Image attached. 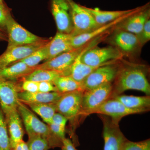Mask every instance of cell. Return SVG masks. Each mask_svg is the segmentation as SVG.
Returning a JSON list of instances; mask_svg holds the SVG:
<instances>
[{
	"mask_svg": "<svg viewBox=\"0 0 150 150\" xmlns=\"http://www.w3.org/2000/svg\"><path fill=\"white\" fill-rule=\"evenodd\" d=\"M146 66L141 64L120 60L118 72L112 84L110 98L124 92L134 90L150 95V85L146 76Z\"/></svg>",
	"mask_w": 150,
	"mask_h": 150,
	"instance_id": "obj_1",
	"label": "cell"
},
{
	"mask_svg": "<svg viewBox=\"0 0 150 150\" xmlns=\"http://www.w3.org/2000/svg\"><path fill=\"white\" fill-rule=\"evenodd\" d=\"M17 110L24 123L28 137L40 136L48 141L51 148H62V141L52 133L48 124L39 120L25 105L19 101Z\"/></svg>",
	"mask_w": 150,
	"mask_h": 150,
	"instance_id": "obj_2",
	"label": "cell"
},
{
	"mask_svg": "<svg viewBox=\"0 0 150 150\" xmlns=\"http://www.w3.org/2000/svg\"><path fill=\"white\" fill-rule=\"evenodd\" d=\"M105 43L117 49L124 57L133 60L140 56L142 47L135 34L113 28L104 39Z\"/></svg>",
	"mask_w": 150,
	"mask_h": 150,
	"instance_id": "obj_3",
	"label": "cell"
},
{
	"mask_svg": "<svg viewBox=\"0 0 150 150\" xmlns=\"http://www.w3.org/2000/svg\"><path fill=\"white\" fill-rule=\"evenodd\" d=\"M106 34L101 35L91 40L83 46L60 54L55 58L46 61L43 64L34 67L35 69L53 70L64 73L67 76V72L72 65L75 60L86 48L98 46L105 39Z\"/></svg>",
	"mask_w": 150,
	"mask_h": 150,
	"instance_id": "obj_4",
	"label": "cell"
},
{
	"mask_svg": "<svg viewBox=\"0 0 150 150\" xmlns=\"http://www.w3.org/2000/svg\"><path fill=\"white\" fill-rule=\"evenodd\" d=\"M123 58L116 48L108 45L103 48L97 46L86 50L82 54L81 60L88 66L98 67L117 63Z\"/></svg>",
	"mask_w": 150,
	"mask_h": 150,
	"instance_id": "obj_5",
	"label": "cell"
},
{
	"mask_svg": "<svg viewBox=\"0 0 150 150\" xmlns=\"http://www.w3.org/2000/svg\"><path fill=\"white\" fill-rule=\"evenodd\" d=\"M83 91L77 90L63 93L55 103L56 112L64 115L72 124L81 116V103Z\"/></svg>",
	"mask_w": 150,
	"mask_h": 150,
	"instance_id": "obj_6",
	"label": "cell"
},
{
	"mask_svg": "<svg viewBox=\"0 0 150 150\" xmlns=\"http://www.w3.org/2000/svg\"><path fill=\"white\" fill-rule=\"evenodd\" d=\"M6 34L8 42L7 49L32 44L45 38L37 36L23 27L16 21L11 14L7 21Z\"/></svg>",
	"mask_w": 150,
	"mask_h": 150,
	"instance_id": "obj_7",
	"label": "cell"
},
{
	"mask_svg": "<svg viewBox=\"0 0 150 150\" xmlns=\"http://www.w3.org/2000/svg\"><path fill=\"white\" fill-rule=\"evenodd\" d=\"M71 6L73 30L72 36L85 34L92 31L100 25L97 24L91 14L84 8L74 1L69 0Z\"/></svg>",
	"mask_w": 150,
	"mask_h": 150,
	"instance_id": "obj_8",
	"label": "cell"
},
{
	"mask_svg": "<svg viewBox=\"0 0 150 150\" xmlns=\"http://www.w3.org/2000/svg\"><path fill=\"white\" fill-rule=\"evenodd\" d=\"M112 88V83H110L83 91L82 98L81 116L92 114L94 110L110 98Z\"/></svg>",
	"mask_w": 150,
	"mask_h": 150,
	"instance_id": "obj_9",
	"label": "cell"
},
{
	"mask_svg": "<svg viewBox=\"0 0 150 150\" xmlns=\"http://www.w3.org/2000/svg\"><path fill=\"white\" fill-rule=\"evenodd\" d=\"M120 61L98 67L90 74L81 83L83 90H89L112 83L118 72Z\"/></svg>",
	"mask_w": 150,
	"mask_h": 150,
	"instance_id": "obj_10",
	"label": "cell"
},
{
	"mask_svg": "<svg viewBox=\"0 0 150 150\" xmlns=\"http://www.w3.org/2000/svg\"><path fill=\"white\" fill-rule=\"evenodd\" d=\"M50 40L51 39L45 38L32 44L6 49L0 56V69L20 62L46 45Z\"/></svg>",
	"mask_w": 150,
	"mask_h": 150,
	"instance_id": "obj_11",
	"label": "cell"
},
{
	"mask_svg": "<svg viewBox=\"0 0 150 150\" xmlns=\"http://www.w3.org/2000/svg\"><path fill=\"white\" fill-rule=\"evenodd\" d=\"M51 11L58 32L71 34L73 25L69 0H51Z\"/></svg>",
	"mask_w": 150,
	"mask_h": 150,
	"instance_id": "obj_12",
	"label": "cell"
},
{
	"mask_svg": "<svg viewBox=\"0 0 150 150\" xmlns=\"http://www.w3.org/2000/svg\"><path fill=\"white\" fill-rule=\"evenodd\" d=\"M21 84L17 81L0 79V106L4 113L17 109Z\"/></svg>",
	"mask_w": 150,
	"mask_h": 150,
	"instance_id": "obj_13",
	"label": "cell"
},
{
	"mask_svg": "<svg viewBox=\"0 0 150 150\" xmlns=\"http://www.w3.org/2000/svg\"><path fill=\"white\" fill-rule=\"evenodd\" d=\"M103 124V150H121L127 139L120 130L118 123L101 115Z\"/></svg>",
	"mask_w": 150,
	"mask_h": 150,
	"instance_id": "obj_14",
	"label": "cell"
},
{
	"mask_svg": "<svg viewBox=\"0 0 150 150\" xmlns=\"http://www.w3.org/2000/svg\"><path fill=\"white\" fill-rule=\"evenodd\" d=\"M149 4L143 6L139 10L131 14L121 21L113 28L133 33L138 34L141 31L148 20L150 19Z\"/></svg>",
	"mask_w": 150,
	"mask_h": 150,
	"instance_id": "obj_15",
	"label": "cell"
},
{
	"mask_svg": "<svg viewBox=\"0 0 150 150\" xmlns=\"http://www.w3.org/2000/svg\"><path fill=\"white\" fill-rule=\"evenodd\" d=\"M141 110H133L126 107L119 100L114 98H109L105 101L93 113H98L111 117L112 121L118 123L124 116L131 114L142 113Z\"/></svg>",
	"mask_w": 150,
	"mask_h": 150,
	"instance_id": "obj_16",
	"label": "cell"
},
{
	"mask_svg": "<svg viewBox=\"0 0 150 150\" xmlns=\"http://www.w3.org/2000/svg\"><path fill=\"white\" fill-rule=\"evenodd\" d=\"M143 6H142L137 8H135V9L132 12L124 16L121 17L114 21L103 25H100L96 29L94 30L91 32L85 33V34L76 35V36H72L71 39V45L72 47L73 48H79L97 38L109 33L117 23L120 22L121 21L125 18L126 17L129 16L131 14L143 8Z\"/></svg>",
	"mask_w": 150,
	"mask_h": 150,
	"instance_id": "obj_17",
	"label": "cell"
},
{
	"mask_svg": "<svg viewBox=\"0 0 150 150\" xmlns=\"http://www.w3.org/2000/svg\"><path fill=\"white\" fill-rule=\"evenodd\" d=\"M4 114L7 125L11 147L13 150L17 143L23 140L24 132L22 119L17 109L11 110Z\"/></svg>",
	"mask_w": 150,
	"mask_h": 150,
	"instance_id": "obj_18",
	"label": "cell"
},
{
	"mask_svg": "<svg viewBox=\"0 0 150 150\" xmlns=\"http://www.w3.org/2000/svg\"><path fill=\"white\" fill-rule=\"evenodd\" d=\"M72 37L71 34L57 32L48 43V56L46 61L73 49L71 45Z\"/></svg>",
	"mask_w": 150,
	"mask_h": 150,
	"instance_id": "obj_19",
	"label": "cell"
},
{
	"mask_svg": "<svg viewBox=\"0 0 150 150\" xmlns=\"http://www.w3.org/2000/svg\"><path fill=\"white\" fill-rule=\"evenodd\" d=\"M63 93L59 92L29 93L21 91L18 93L19 101L22 103H56Z\"/></svg>",
	"mask_w": 150,
	"mask_h": 150,
	"instance_id": "obj_20",
	"label": "cell"
},
{
	"mask_svg": "<svg viewBox=\"0 0 150 150\" xmlns=\"http://www.w3.org/2000/svg\"><path fill=\"white\" fill-rule=\"evenodd\" d=\"M34 70V67H30L23 62H19L0 69V79L21 81Z\"/></svg>",
	"mask_w": 150,
	"mask_h": 150,
	"instance_id": "obj_21",
	"label": "cell"
},
{
	"mask_svg": "<svg viewBox=\"0 0 150 150\" xmlns=\"http://www.w3.org/2000/svg\"><path fill=\"white\" fill-rule=\"evenodd\" d=\"M84 8L92 16L97 24L102 25L107 24L124 16L135 9L124 11H103L99 8H92L83 6Z\"/></svg>",
	"mask_w": 150,
	"mask_h": 150,
	"instance_id": "obj_22",
	"label": "cell"
},
{
	"mask_svg": "<svg viewBox=\"0 0 150 150\" xmlns=\"http://www.w3.org/2000/svg\"><path fill=\"white\" fill-rule=\"evenodd\" d=\"M92 47H88L85 49L78 56L77 58L76 59L74 62L67 72V76H70L74 80L81 84L90 74H91L98 68L100 67H91L84 64L81 61V56L84 51L88 50Z\"/></svg>",
	"mask_w": 150,
	"mask_h": 150,
	"instance_id": "obj_23",
	"label": "cell"
},
{
	"mask_svg": "<svg viewBox=\"0 0 150 150\" xmlns=\"http://www.w3.org/2000/svg\"><path fill=\"white\" fill-rule=\"evenodd\" d=\"M112 98L119 100L126 107L130 109L141 110L143 112L149 110L150 97L149 96H136L119 95Z\"/></svg>",
	"mask_w": 150,
	"mask_h": 150,
	"instance_id": "obj_24",
	"label": "cell"
},
{
	"mask_svg": "<svg viewBox=\"0 0 150 150\" xmlns=\"http://www.w3.org/2000/svg\"><path fill=\"white\" fill-rule=\"evenodd\" d=\"M38 114L47 124L51 123L52 118L56 112L55 103H22Z\"/></svg>",
	"mask_w": 150,
	"mask_h": 150,
	"instance_id": "obj_25",
	"label": "cell"
},
{
	"mask_svg": "<svg viewBox=\"0 0 150 150\" xmlns=\"http://www.w3.org/2000/svg\"><path fill=\"white\" fill-rule=\"evenodd\" d=\"M65 76L64 73L53 70L35 69L32 72L23 78L21 81L29 80L33 81H53L58 77Z\"/></svg>",
	"mask_w": 150,
	"mask_h": 150,
	"instance_id": "obj_26",
	"label": "cell"
},
{
	"mask_svg": "<svg viewBox=\"0 0 150 150\" xmlns=\"http://www.w3.org/2000/svg\"><path fill=\"white\" fill-rule=\"evenodd\" d=\"M58 91L64 93L75 91H83L81 84L74 80L69 76H61L53 82Z\"/></svg>",
	"mask_w": 150,
	"mask_h": 150,
	"instance_id": "obj_27",
	"label": "cell"
},
{
	"mask_svg": "<svg viewBox=\"0 0 150 150\" xmlns=\"http://www.w3.org/2000/svg\"><path fill=\"white\" fill-rule=\"evenodd\" d=\"M48 43L20 62L32 68L36 67L43 60L46 61L48 56Z\"/></svg>",
	"mask_w": 150,
	"mask_h": 150,
	"instance_id": "obj_28",
	"label": "cell"
},
{
	"mask_svg": "<svg viewBox=\"0 0 150 150\" xmlns=\"http://www.w3.org/2000/svg\"><path fill=\"white\" fill-rule=\"evenodd\" d=\"M0 148L2 150H13L5 116L0 106Z\"/></svg>",
	"mask_w": 150,
	"mask_h": 150,
	"instance_id": "obj_29",
	"label": "cell"
},
{
	"mask_svg": "<svg viewBox=\"0 0 150 150\" xmlns=\"http://www.w3.org/2000/svg\"><path fill=\"white\" fill-rule=\"evenodd\" d=\"M27 143L29 150H48L52 148L48 141L40 136L28 137Z\"/></svg>",
	"mask_w": 150,
	"mask_h": 150,
	"instance_id": "obj_30",
	"label": "cell"
},
{
	"mask_svg": "<svg viewBox=\"0 0 150 150\" xmlns=\"http://www.w3.org/2000/svg\"><path fill=\"white\" fill-rule=\"evenodd\" d=\"M121 150H150V140L133 142L127 140L123 144Z\"/></svg>",
	"mask_w": 150,
	"mask_h": 150,
	"instance_id": "obj_31",
	"label": "cell"
},
{
	"mask_svg": "<svg viewBox=\"0 0 150 150\" xmlns=\"http://www.w3.org/2000/svg\"><path fill=\"white\" fill-rule=\"evenodd\" d=\"M11 10L5 3H0V31L6 34V23ZM7 35V34H6Z\"/></svg>",
	"mask_w": 150,
	"mask_h": 150,
	"instance_id": "obj_32",
	"label": "cell"
},
{
	"mask_svg": "<svg viewBox=\"0 0 150 150\" xmlns=\"http://www.w3.org/2000/svg\"><path fill=\"white\" fill-rule=\"evenodd\" d=\"M136 36L143 47L150 40V19L148 20L141 31Z\"/></svg>",
	"mask_w": 150,
	"mask_h": 150,
	"instance_id": "obj_33",
	"label": "cell"
},
{
	"mask_svg": "<svg viewBox=\"0 0 150 150\" xmlns=\"http://www.w3.org/2000/svg\"><path fill=\"white\" fill-rule=\"evenodd\" d=\"M22 91L29 93H35L38 91V83L29 80L22 81Z\"/></svg>",
	"mask_w": 150,
	"mask_h": 150,
	"instance_id": "obj_34",
	"label": "cell"
},
{
	"mask_svg": "<svg viewBox=\"0 0 150 150\" xmlns=\"http://www.w3.org/2000/svg\"><path fill=\"white\" fill-rule=\"evenodd\" d=\"M51 131L59 139L63 141L65 137V128L66 127L54 124L53 123L48 124Z\"/></svg>",
	"mask_w": 150,
	"mask_h": 150,
	"instance_id": "obj_35",
	"label": "cell"
},
{
	"mask_svg": "<svg viewBox=\"0 0 150 150\" xmlns=\"http://www.w3.org/2000/svg\"><path fill=\"white\" fill-rule=\"evenodd\" d=\"M38 83V92L49 93L59 92L52 82L41 81Z\"/></svg>",
	"mask_w": 150,
	"mask_h": 150,
	"instance_id": "obj_36",
	"label": "cell"
},
{
	"mask_svg": "<svg viewBox=\"0 0 150 150\" xmlns=\"http://www.w3.org/2000/svg\"><path fill=\"white\" fill-rule=\"evenodd\" d=\"M68 121V119L64 115L59 112H56L52 118L51 123L66 127Z\"/></svg>",
	"mask_w": 150,
	"mask_h": 150,
	"instance_id": "obj_37",
	"label": "cell"
},
{
	"mask_svg": "<svg viewBox=\"0 0 150 150\" xmlns=\"http://www.w3.org/2000/svg\"><path fill=\"white\" fill-rule=\"evenodd\" d=\"M63 143V148L65 150H77L74 147V144L69 139L65 138L62 141Z\"/></svg>",
	"mask_w": 150,
	"mask_h": 150,
	"instance_id": "obj_38",
	"label": "cell"
},
{
	"mask_svg": "<svg viewBox=\"0 0 150 150\" xmlns=\"http://www.w3.org/2000/svg\"><path fill=\"white\" fill-rule=\"evenodd\" d=\"M13 150H29L27 143L24 142L23 140L17 143L14 147Z\"/></svg>",
	"mask_w": 150,
	"mask_h": 150,
	"instance_id": "obj_39",
	"label": "cell"
},
{
	"mask_svg": "<svg viewBox=\"0 0 150 150\" xmlns=\"http://www.w3.org/2000/svg\"><path fill=\"white\" fill-rule=\"evenodd\" d=\"M7 35L5 33L0 31V40L1 41H7Z\"/></svg>",
	"mask_w": 150,
	"mask_h": 150,
	"instance_id": "obj_40",
	"label": "cell"
},
{
	"mask_svg": "<svg viewBox=\"0 0 150 150\" xmlns=\"http://www.w3.org/2000/svg\"><path fill=\"white\" fill-rule=\"evenodd\" d=\"M4 0H0V3H4Z\"/></svg>",
	"mask_w": 150,
	"mask_h": 150,
	"instance_id": "obj_41",
	"label": "cell"
},
{
	"mask_svg": "<svg viewBox=\"0 0 150 150\" xmlns=\"http://www.w3.org/2000/svg\"><path fill=\"white\" fill-rule=\"evenodd\" d=\"M62 148V150H65L64 149H63V148Z\"/></svg>",
	"mask_w": 150,
	"mask_h": 150,
	"instance_id": "obj_42",
	"label": "cell"
},
{
	"mask_svg": "<svg viewBox=\"0 0 150 150\" xmlns=\"http://www.w3.org/2000/svg\"><path fill=\"white\" fill-rule=\"evenodd\" d=\"M0 150H2V149H1V148H0Z\"/></svg>",
	"mask_w": 150,
	"mask_h": 150,
	"instance_id": "obj_43",
	"label": "cell"
}]
</instances>
